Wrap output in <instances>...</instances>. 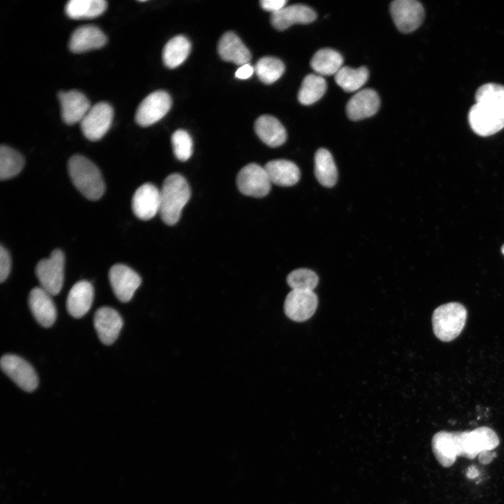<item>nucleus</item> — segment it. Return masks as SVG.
Listing matches in <instances>:
<instances>
[{
    "label": "nucleus",
    "mask_w": 504,
    "mask_h": 504,
    "mask_svg": "<svg viewBox=\"0 0 504 504\" xmlns=\"http://www.w3.org/2000/svg\"><path fill=\"white\" fill-rule=\"evenodd\" d=\"M190 197V189L186 178L177 173L169 174L160 190L159 214L163 222L168 225H175Z\"/></svg>",
    "instance_id": "f257e3e1"
},
{
    "label": "nucleus",
    "mask_w": 504,
    "mask_h": 504,
    "mask_svg": "<svg viewBox=\"0 0 504 504\" xmlns=\"http://www.w3.org/2000/svg\"><path fill=\"white\" fill-rule=\"evenodd\" d=\"M68 171L75 187L88 200H97L104 193L105 184L100 171L85 157L80 155L71 157Z\"/></svg>",
    "instance_id": "f03ea898"
},
{
    "label": "nucleus",
    "mask_w": 504,
    "mask_h": 504,
    "mask_svg": "<svg viewBox=\"0 0 504 504\" xmlns=\"http://www.w3.org/2000/svg\"><path fill=\"white\" fill-rule=\"evenodd\" d=\"M467 315L466 308L459 302H448L437 307L432 316L436 337L442 342L456 338L465 326Z\"/></svg>",
    "instance_id": "7ed1b4c3"
},
{
    "label": "nucleus",
    "mask_w": 504,
    "mask_h": 504,
    "mask_svg": "<svg viewBox=\"0 0 504 504\" xmlns=\"http://www.w3.org/2000/svg\"><path fill=\"white\" fill-rule=\"evenodd\" d=\"M64 255L55 249L48 258L40 260L35 269L41 287L51 295H57L64 281Z\"/></svg>",
    "instance_id": "20e7f679"
},
{
    "label": "nucleus",
    "mask_w": 504,
    "mask_h": 504,
    "mask_svg": "<svg viewBox=\"0 0 504 504\" xmlns=\"http://www.w3.org/2000/svg\"><path fill=\"white\" fill-rule=\"evenodd\" d=\"M461 447V456L473 459L483 451H493L500 444L496 433L486 426L472 430L457 431Z\"/></svg>",
    "instance_id": "39448f33"
},
{
    "label": "nucleus",
    "mask_w": 504,
    "mask_h": 504,
    "mask_svg": "<svg viewBox=\"0 0 504 504\" xmlns=\"http://www.w3.org/2000/svg\"><path fill=\"white\" fill-rule=\"evenodd\" d=\"M271 184L265 169L255 163L244 166L237 176L239 190L247 196L265 197L270 192Z\"/></svg>",
    "instance_id": "423d86ee"
},
{
    "label": "nucleus",
    "mask_w": 504,
    "mask_h": 504,
    "mask_svg": "<svg viewBox=\"0 0 504 504\" xmlns=\"http://www.w3.org/2000/svg\"><path fill=\"white\" fill-rule=\"evenodd\" d=\"M171 106L172 98L167 92H153L139 105L135 120L141 127L150 126L161 120L169 111Z\"/></svg>",
    "instance_id": "0eeeda50"
},
{
    "label": "nucleus",
    "mask_w": 504,
    "mask_h": 504,
    "mask_svg": "<svg viewBox=\"0 0 504 504\" xmlns=\"http://www.w3.org/2000/svg\"><path fill=\"white\" fill-rule=\"evenodd\" d=\"M113 117V108L106 102H99L91 106L80 121L84 136L90 141L102 139L109 130Z\"/></svg>",
    "instance_id": "6e6552de"
},
{
    "label": "nucleus",
    "mask_w": 504,
    "mask_h": 504,
    "mask_svg": "<svg viewBox=\"0 0 504 504\" xmlns=\"http://www.w3.org/2000/svg\"><path fill=\"white\" fill-rule=\"evenodd\" d=\"M0 364L2 371L22 389L31 392L37 387L38 380L34 369L21 357L6 354Z\"/></svg>",
    "instance_id": "1a4fd4ad"
},
{
    "label": "nucleus",
    "mask_w": 504,
    "mask_h": 504,
    "mask_svg": "<svg viewBox=\"0 0 504 504\" xmlns=\"http://www.w3.org/2000/svg\"><path fill=\"white\" fill-rule=\"evenodd\" d=\"M468 122L477 134L488 136L504 127V114L486 105L476 103L469 111Z\"/></svg>",
    "instance_id": "9d476101"
},
{
    "label": "nucleus",
    "mask_w": 504,
    "mask_h": 504,
    "mask_svg": "<svg viewBox=\"0 0 504 504\" xmlns=\"http://www.w3.org/2000/svg\"><path fill=\"white\" fill-rule=\"evenodd\" d=\"M390 11L396 27L403 33L416 29L424 18V7L415 0H396L391 4Z\"/></svg>",
    "instance_id": "9b49d317"
},
{
    "label": "nucleus",
    "mask_w": 504,
    "mask_h": 504,
    "mask_svg": "<svg viewBox=\"0 0 504 504\" xmlns=\"http://www.w3.org/2000/svg\"><path fill=\"white\" fill-rule=\"evenodd\" d=\"M317 305L318 298L314 291L291 290L286 297L284 309L290 319L302 322L314 314Z\"/></svg>",
    "instance_id": "f8f14e48"
},
{
    "label": "nucleus",
    "mask_w": 504,
    "mask_h": 504,
    "mask_svg": "<svg viewBox=\"0 0 504 504\" xmlns=\"http://www.w3.org/2000/svg\"><path fill=\"white\" fill-rule=\"evenodd\" d=\"M108 279L115 295L122 302L131 300L141 283L139 275L122 264H116L111 267Z\"/></svg>",
    "instance_id": "ddd939ff"
},
{
    "label": "nucleus",
    "mask_w": 504,
    "mask_h": 504,
    "mask_svg": "<svg viewBox=\"0 0 504 504\" xmlns=\"http://www.w3.org/2000/svg\"><path fill=\"white\" fill-rule=\"evenodd\" d=\"M160 190L152 183H146L139 186L132 199L134 214L141 220H149L159 213Z\"/></svg>",
    "instance_id": "4468645a"
},
{
    "label": "nucleus",
    "mask_w": 504,
    "mask_h": 504,
    "mask_svg": "<svg viewBox=\"0 0 504 504\" xmlns=\"http://www.w3.org/2000/svg\"><path fill=\"white\" fill-rule=\"evenodd\" d=\"M431 447L438 463L444 468H449L460 456V444L457 432L440 430L432 438Z\"/></svg>",
    "instance_id": "2eb2a0df"
},
{
    "label": "nucleus",
    "mask_w": 504,
    "mask_h": 504,
    "mask_svg": "<svg viewBox=\"0 0 504 504\" xmlns=\"http://www.w3.org/2000/svg\"><path fill=\"white\" fill-rule=\"evenodd\" d=\"M122 319L113 309L102 307L94 315V327L100 341L106 345L113 344L122 327Z\"/></svg>",
    "instance_id": "dca6fc26"
},
{
    "label": "nucleus",
    "mask_w": 504,
    "mask_h": 504,
    "mask_svg": "<svg viewBox=\"0 0 504 504\" xmlns=\"http://www.w3.org/2000/svg\"><path fill=\"white\" fill-rule=\"evenodd\" d=\"M58 99L62 120L68 125L80 122L91 108L85 95L77 90L60 92Z\"/></svg>",
    "instance_id": "f3484780"
},
{
    "label": "nucleus",
    "mask_w": 504,
    "mask_h": 504,
    "mask_svg": "<svg viewBox=\"0 0 504 504\" xmlns=\"http://www.w3.org/2000/svg\"><path fill=\"white\" fill-rule=\"evenodd\" d=\"M316 17V13L312 8L297 4L286 6L280 10L272 13L270 21L276 29L283 31L295 24L311 23Z\"/></svg>",
    "instance_id": "a211bd4d"
},
{
    "label": "nucleus",
    "mask_w": 504,
    "mask_h": 504,
    "mask_svg": "<svg viewBox=\"0 0 504 504\" xmlns=\"http://www.w3.org/2000/svg\"><path fill=\"white\" fill-rule=\"evenodd\" d=\"M380 99L370 88L358 90L346 104V115L351 120H360L374 115L379 108Z\"/></svg>",
    "instance_id": "6ab92c4d"
},
{
    "label": "nucleus",
    "mask_w": 504,
    "mask_h": 504,
    "mask_svg": "<svg viewBox=\"0 0 504 504\" xmlns=\"http://www.w3.org/2000/svg\"><path fill=\"white\" fill-rule=\"evenodd\" d=\"M28 303L33 316L43 327H50L56 319V308L51 295L41 287L29 293Z\"/></svg>",
    "instance_id": "aec40b11"
},
{
    "label": "nucleus",
    "mask_w": 504,
    "mask_h": 504,
    "mask_svg": "<svg viewBox=\"0 0 504 504\" xmlns=\"http://www.w3.org/2000/svg\"><path fill=\"white\" fill-rule=\"evenodd\" d=\"M106 42L107 38L99 28L94 25H83L72 33L69 41V48L74 53H81L100 48Z\"/></svg>",
    "instance_id": "412c9836"
},
{
    "label": "nucleus",
    "mask_w": 504,
    "mask_h": 504,
    "mask_svg": "<svg viewBox=\"0 0 504 504\" xmlns=\"http://www.w3.org/2000/svg\"><path fill=\"white\" fill-rule=\"evenodd\" d=\"M94 298L91 283L82 280L76 283L69 290L66 299L68 312L74 318H80L90 309Z\"/></svg>",
    "instance_id": "4be33fe9"
},
{
    "label": "nucleus",
    "mask_w": 504,
    "mask_h": 504,
    "mask_svg": "<svg viewBox=\"0 0 504 504\" xmlns=\"http://www.w3.org/2000/svg\"><path fill=\"white\" fill-rule=\"evenodd\" d=\"M218 52L223 60L240 66L248 63L251 58L248 49L232 31H227L221 36L218 43Z\"/></svg>",
    "instance_id": "5701e85b"
},
{
    "label": "nucleus",
    "mask_w": 504,
    "mask_h": 504,
    "mask_svg": "<svg viewBox=\"0 0 504 504\" xmlns=\"http://www.w3.org/2000/svg\"><path fill=\"white\" fill-rule=\"evenodd\" d=\"M254 130L258 137L270 147L281 146L286 140V131L282 124L274 116L262 115L254 123Z\"/></svg>",
    "instance_id": "b1692460"
},
{
    "label": "nucleus",
    "mask_w": 504,
    "mask_h": 504,
    "mask_svg": "<svg viewBox=\"0 0 504 504\" xmlns=\"http://www.w3.org/2000/svg\"><path fill=\"white\" fill-rule=\"evenodd\" d=\"M272 183L279 186H292L300 178L298 167L291 161L279 159L268 162L264 167Z\"/></svg>",
    "instance_id": "393cba45"
},
{
    "label": "nucleus",
    "mask_w": 504,
    "mask_h": 504,
    "mask_svg": "<svg viewBox=\"0 0 504 504\" xmlns=\"http://www.w3.org/2000/svg\"><path fill=\"white\" fill-rule=\"evenodd\" d=\"M314 174L317 181L326 188L337 182V169L331 153L326 148L317 150L314 156Z\"/></svg>",
    "instance_id": "a878e982"
},
{
    "label": "nucleus",
    "mask_w": 504,
    "mask_h": 504,
    "mask_svg": "<svg viewBox=\"0 0 504 504\" xmlns=\"http://www.w3.org/2000/svg\"><path fill=\"white\" fill-rule=\"evenodd\" d=\"M342 64V56L331 48L318 50L310 61L312 69L321 76L335 75L343 66Z\"/></svg>",
    "instance_id": "bb28decb"
},
{
    "label": "nucleus",
    "mask_w": 504,
    "mask_h": 504,
    "mask_svg": "<svg viewBox=\"0 0 504 504\" xmlns=\"http://www.w3.org/2000/svg\"><path fill=\"white\" fill-rule=\"evenodd\" d=\"M106 8L104 0H71L65 6V12L71 19H91L102 15Z\"/></svg>",
    "instance_id": "cd10ccee"
},
{
    "label": "nucleus",
    "mask_w": 504,
    "mask_h": 504,
    "mask_svg": "<svg viewBox=\"0 0 504 504\" xmlns=\"http://www.w3.org/2000/svg\"><path fill=\"white\" fill-rule=\"evenodd\" d=\"M190 48V43L186 36L178 35L172 38L162 50L164 65L170 69L177 67L186 59Z\"/></svg>",
    "instance_id": "c85d7f7f"
},
{
    "label": "nucleus",
    "mask_w": 504,
    "mask_h": 504,
    "mask_svg": "<svg viewBox=\"0 0 504 504\" xmlns=\"http://www.w3.org/2000/svg\"><path fill=\"white\" fill-rule=\"evenodd\" d=\"M326 89V81L323 76L308 74L302 82L298 95V100L302 104L311 105L324 95Z\"/></svg>",
    "instance_id": "c756f323"
},
{
    "label": "nucleus",
    "mask_w": 504,
    "mask_h": 504,
    "mask_svg": "<svg viewBox=\"0 0 504 504\" xmlns=\"http://www.w3.org/2000/svg\"><path fill=\"white\" fill-rule=\"evenodd\" d=\"M369 72L366 67L353 69L342 66L335 75L336 83L344 91L352 92L358 91L367 82Z\"/></svg>",
    "instance_id": "7c9ffc66"
},
{
    "label": "nucleus",
    "mask_w": 504,
    "mask_h": 504,
    "mask_svg": "<svg viewBox=\"0 0 504 504\" xmlns=\"http://www.w3.org/2000/svg\"><path fill=\"white\" fill-rule=\"evenodd\" d=\"M24 160L15 150L1 145L0 147V178L7 180L18 174L22 169Z\"/></svg>",
    "instance_id": "2f4dec72"
},
{
    "label": "nucleus",
    "mask_w": 504,
    "mask_h": 504,
    "mask_svg": "<svg viewBox=\"0 0 504 504\" xmlns=\"http://www.w3.org/2000/svg\"><path fill=\"white\" fill-rule=\"evenodd\" d=\"M476 103L486 105L504 114V86L496 83H486L480 86L475 94Z\"/></svg>",
    "instance_id": "473e14b6"
},
{
    "label": "nucleus",
    "mask_w": 504,
    "mask_h": 504,
    "mask_svg": "<svg viewBox=\"0 0 504 504\" xmlns=\"http://www.w3.org/2000/svg\"><path fill=\"white\" fill-rule=\"evenodd\" d=\"M254 69L262 83L272 84L283 75L285 66L282 61L276 57H263L258 60Z\"/></svg>",
    "instance_id": "72a5a7b5"
},
{
    "label": "nucleus",
    "mask_w": 504,
    "mask_h": 504,
    "mask_svg": "<svg viewBox=\"0 0 504 504\" xmlns=\"http://www.w3.org/2000/svg\"><path fill=\"white\" fill-rule=\"evenodd\" d=\"M291 290H312L318 282L316 274L311 270L300 268L291 272L286 278Z\"/></svg>",
    "instance_id": "f704fd0d"
},
{
    "label": "nucleus",
    "mask_w": 504,
    "mask_h": 504,
    "mask_svg": "<svg viewBox=\"0 0 504 504\" xmlns=\"http://www.w3.org/2000/svg\"><path fill=\"white\" fill-rule=\"evenodd\" d=\"M172 144L176 158L182 162L188 160L192 153V141L189 134L178 130L172 136Z\"/></svg>",
    "instance_id": "c9c22d12"
},
{
    "label": "nucleus",
    "mask_w": 504,
    "mask_h": 504,
    "mask_svg": "<svg viewBox=\"0 0 504 504\" xmlns=\"http://www.w3.org/2000/svg\"><path fill=\"white\" fill-rule=\"evenodd\" d=\"M11 260L8 250L2 245L0 246V281L4 282L9 275Z\"/></svg>",
    "instance_id": "e433bc0d"
},
{
    "label": "nucleus",
    "mask_w": 504,
    "mask_h": 504,
    "mask_svg": "<svg viewBox=\"0 0 504 504\" xmlns=\"http://www.w3.org/2000/svg\"><path fill=\"white\" fill-rule=\"evenodd\" d=\"M286 0H261L260 4L261 7L272 13H276L286 6Z\"/></svg>",
    "instance_id": "4c0bfd02"
},
{
    "label": "nucleus",
    "mask_w": 504,
    "mask_h": 504,
    "mask_svg": "<svg viewBox=\"0 0 504 504\" xmlns=\"http://www.w3.org/2000/svg\"><path fill=\"white\" fill-rule=\"evenodd\" d=\"M254 71V67L247 63L240 66L236 71L235 77L239 79H247L253 75Z\"/></svg>",
    "instance_id": "58836bf2"
},
{
    "label": "nucleus",
    "mask_w": 504,
    "mask_h": 504,
    "mask_svg": "<svg viewBox=\"0 0 504 504\" xmlns=\"http://www.w3.org/2000/svg\"><path fill=\"white\" fill-rule=\"evenodd\" d=\"M496 456L497 454L496 451L487 450L482 451L477 456L479 462L482 465L490 463Z\"/></svg>",
    "instance_id": "ea45409f"
},
{
    "label": "nucleus",
    "mask_w": 504,
    "mask_h": 504,
    "mask_svg": "<svg viewBox=\"0 0 504 504\" xmlns=\"http://www.w3.org/2000/svg\"><path fill=\"white\" fill-rule=\"evenodd\" d=\"M478 474L479 472L475 466L472 465L468 468L466 471L467 477L470 479H474L478 475Z\"/></svg>",
    "instance_id": "a19ab883"
},
{
    "label": "nucleus",
    "mask_w": 504,
    "mask_h": 504,
    "mask_svg": "<svg viewBox=\"0 0 504 504\" xmlns=\"http://www.w3.org/2000/svg\"><path fill=\"white\" fill-rule=\"evenodd\" d=\"M501 251H502V253L504 254V244H503V246L502 248H501Z\"/></svg>",
    "instance_id": "79ce46f5"
}]
</instances>
